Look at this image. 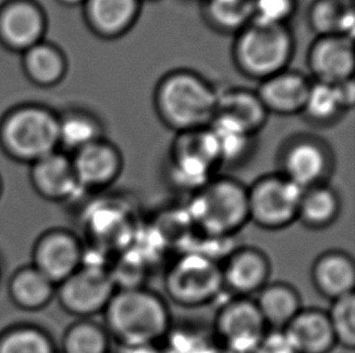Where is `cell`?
I'll use <instances>...</instances> for the list:
<instances>
[{
	"instance_id": "1",
	"label": "cell",
	"mask_w": 355,
	"mask_h": 353,
	"mask_svg": "<svg viewBox=\"0 0 355 353\" xmlns=\"http://www.w3.org/2000/svg\"><path fill=\"white\" fill-rule=\"evenodd\" d=\"M102 315L112 341L124 350L160 345L173 327L166 299L144 286L116 289Z\"/></svg>"
},
{
	"instance_id": "2",
	"label": "cell",
	"mask_w": 355,
	"mask_h": 353,
	"mask_svg": "<svg viewBox=\"0 0 355 353\" xmlns=\"http://www.w3.org/2000/svg\"><path fill=\"white\" fill-rule=\"evenodd\" d=\"M218 91L196 73H168L155 90L160 119L178 134L207 127L216 116Z\"/></svg>"
},
{
	"instance_id": "3",
	"label": "cell",
	"mask_w": 355,
	"mask_h": 353,
	"mask_svg": "<svg viewBox=\"0 0 355 353\" xmlns=\"http://www.w3.org/2000/svg\"><path fill=\"white\" fill-rule=\"evenodd\" d=\"M187 215L207 237H232L250 223L248 185L233 176H214L191 194Z\"/></svg>"
},
{
	"instance_id": "4",
	"label": "cell",
	"mask_w": 355,
	"mask_h": 353,
	"mask_svg": "<svg viewBox=\"0 0 355 353\" xmlns=\"http://www.w3.org/2000/svg\"><path fill=\"white\" fill-rule=\"evenodd\" d=\"M0 143L10 158L32 165L58 150V116L38 105L11 110L0 125Z\"/></svg>"
},
{
	"instance_id": "5",
	"label": "cell",
	"mask_w": 355,
	"mask_h": 353,
	"mask_svg": "<svg viewBox=\"0 0 355 353\" xmlns=\"http://www.w3.org/2000/svg\"><path fill=\"white\" fill-rule=\"evenodd\" d=\"M163 283L168 299L186 309L209 305L225 291L221 263L199 251H188L173 259Z\"/></svg>"
},
{
	"instance_id": "6",
	"label": "cell",
	"mask_w": 355,
	"mask_h": 353,
	"mask_svg": "<svg viewBox=\"0 0 355 353\" xmlns=\"http://www.w3.org/2000/svg\"><path fill=\"white\" fill-rule=\"evenodd\" d=\"M233 53L240 72L264 80L288 67L293 53V34L288 26L250 22L236 33Z\"/></svg>"
},
{
	"instance_id": "7",
	"label": "cell",
	"mask_w": 355,
	"mask_h": 353,
	"mask_svg": "<svg viewBox=\"0 0 355 353\" xmlns=\"http://www.w3.org/2000/svg\"><path fill=\"white\" fill-rule=\"evenodd\" d=\"M303 190L280 173L259 176L248 185L250 223L259 229L278 231L297 221Z\"/></svg>"
},
{
	"instance_id": "8",
	"label": "cell",
	"mask_w": 355,
	"mask_h": 353,
	"mask_svg": "<svg viewBox=\"0 0 355 353\" xmlns=\"http://www.w3.org/2000/svg\"><path fill=\"white\" fill-rule=\"evenodd\" d=\"M268 332L254 298L231 296L217 310L212 336L230 353H248L259 347Z\"/></svg>"
},
{
	"instance_id": "9",
	"label": "cell",
	"mask_w": 355,
	"mask_h": 353,
	"mask_svg": "<svg viewBox=\"0 0 355 353\" xmlns=\"http://www.w3.org/2000/svg\"><path fill=\"white\" fill-rule=\"evenodd\" d=\"M116 291L110 269L82 265L56 287L55 296L69 315L92 318L105 311Z\"/></svg>"
},
{
	"instance_id": "10",
	"label": "cell",
	"mask_w": 355,
	"mask_h": 353,
	"mask_svg": "<svg viewBox=\"0 0 355 353\" xmlns=\"http://www.w3.org/2000/svg\"><path fill=\"white\" fill-rule=\"evenodd\" d=\"M282 176L302 190L329 183L335 161L331 150L314 137H297L288 141L278 159Z\"/></svg>"
},
{
	"instance_id": "11",
	"label": "cell",
	"mask_w": 355,
	"mask_h": 353,
	"mask_svg": "<svg viewBox=\"0 0 355 353\" xmlns=\"http://www.w3.org/2000/svg\"><path fill=\"white\" fill-rule=\"evenodd\" d=\"M84 244L64 229L45 231L35 241L32 265L58 287L82 266Z\"/></svg>"
},
{
	"instance_id": "12",
	"label": "cell",
	"mask_w": 355,
	"mask_h": 353,
	"mask_svg": "<svg viewBox=\"0 0 355 353\" xmlns=\"http://www.w3.org/2000/svg\"><path fill=\"white\" fill-rule=\"evenodd\" d=\"M225 291L232 296L254 298L270 282L272 263L262 249L241 246L232 249L221 263Z\"/></svg>"
},
{
	"instance_id": "13",
	"label": "cell",
	"mask_w": 355,
	"mask_h": 353,
	"mask_svg": "<svg viewBox=\"0 0 355 353\" xmlns=\"http://www.w3.org/2000/svg\"><path fill=\"white\" fill-rule=\"evenodd\" d=\"M82 191L96 192L113 185L123 172V155L114 144L101 138L71 155Z\"/></svg>"
},
{
	"instance_id": "14",
	"label": "cell",
	"mask_w": 355,
	"mask_h": 353,
	"mask_svg": "<svg viewBox=\"0 0 355 353\" xmlns=\"http://www.w3.org/2000/svg\"><path fill=\"white\" fill-rule=\"evenodd\" d=\"M33 190L44 200L66 202L83 192L73 170L71 155L58 149L31 165Z\"/></svg>"
},
{
	"instance_id": "15",
	"label": "cell",
	"mask_w": 355,
	"mask_h": 353,
	"mask_svg": "<svg viewBox=\"0 0 355 353\" xmlns=\"http://www.w3.org/2000/svg\"><path fill=\"white\" fill-rule=\"evenodd\" d=\"M45 16L31 0H11L0 9V40L5 46L24 53L43 42Z\"/></svg>"
},
{
	"instance_id": "16",
	"label": "cell",
	"mask_w": 355,
	"mask_h": 353,
	"mask_svg": "<svg viewBox=\"0 0 355 353\" xmlns=\"http://www.w3.org/2000/svg\"><path fill=\"white\" fill-rule=\"evenodd\" d=\"M308 64L315 82L338 85L353 79V40L341 37H319L308 53Z\"/></svg>"
},
{
	"instance_id": "17",
	"label": "cell",
	"mask_w": 355,
	"mask_h": 353,
	"mask_svg": "<svg viewBox=\"0 0 355 353\" xmlns=\"http://www.w3.org/2000/svg\"><path fill=\"white\" fill-rule=\"evenodd\" d=\"M311 280L318 294L329 301L354 293V259L342 249L325 251L314 259Z\"/></svg>"
},
{
	"instance_id": "18",
	"label": "cell",
	"mask_w": 355,
	"mask_h": 353,
	"mask_svg": "<svg viewBox=\"0 0 355 353\" xmlns=\"http://www.w3.org/2000/svg\"><path fill=\"white\" fill-rule=\"evenodd\" d=\"M284 333L297 353H331L337 347L327 311L303 307Z\"/></svg>"
},
{
	"instance_id": "19",
	"label": "cell",
	"mask_w": 355,
	"mask_h": 353,
	"mask_svg": "<svg viewBox=\"0 0 355 353\" xmlns=\"http://www.w3.org/2000/svg\"><path fill=\"white\" fill-rule=\"evenodd\" d=\"M311 84L301 73L285 69L262 80L257 95L268 113L297 114L302 113Z\"/></svg>"
},
{
	"instance_id": "20",
	"label": "cell",
	"mask_w": 355,
	"mask_h": 353,
	"mask_svg": "<svg viewBox=\"0 0 355 353\" xmlns=\"http://www.w3.org/2000/svg\"><path fill=\"white\" fill-rule=\"evenodd\" d=\"M84 8L94 33L113 39L132 28L139 17L141 0H87Z\"/></svg>"
},
{
	"instance_id": "21",
	"label": "cell",
	"mask_w": 355,
	"mask_h": 353,
	"mask_svg": "<svg viewBox=\"0 0 355 353\" xmlns=\"http://www.w3.org/2000/svg\"><path fill=\"white\" fill-rule=\"evenodd\" d=\"M254 300L270 330L285 329L304 307L297 288L283 281L269 282L254 296Z\"/></svg>"
},
{
	"instance_id": "22",
	"label": "cell",
	"mask_w": 355,
	"mask_h": 353,
	"mask_svg": "<svg viewBox=\"0 0 355 353\" xmlns=\"http://www.w3.org/2000/svg\"><path fill=\"white\" fill-rule=\"evenodd\" d=\"M341 196L330 183L303 190L297 221L309 230H324L336 223L341 215Z\"/></svg>"
},
{
	"instance_id": "23",
	"label": "cell",
	"mask_w": 355,
	"mask_h": 353,
	"mask_svg": "<svg viewBox=\"0 0 355 353\" xmlns=\"http://www.w3.org/2000/svg\"><path fill=\"white\" fill-rule=\"evenodd\" d=\"M8 291L12 304L26 311L42 310L56 296V286L32 264L12 273Z\"/></svg>"
},
{
	"instance_id": "24",
	"label": "cell",
	"mask_w": 355,
	"mask_h": 353,
	"mask_svg": "<svg viewBox=\"0 0 355 353\" xmlns=\"http://www.w3.org/2000/svg\"><path fill=\"white\" fill-rule=\"evenodd\" d=\"M217 114L236 120L250 134H254L263 127L269 113L257 92L248 89H230L218 91Z\"/></svg>"
},
{
	"instance_id": "25",
	"label": "cell",
	"mask_w": 355,
	"mask_h": 353,
	"mask_svg": "<svg viewBox=\"0 0 355 353\" xmlns=\"http://www.w3.org/2000/svg\"><path fill=\"white\" fill-rule=\"evenodd\" d=\"M313 30L319 37L341 35L354 40L355 12L347 0H315L308 15Z\"/></svg>"
},
{
	"instance_id": "26",
	"label": "cell",
	"mask_w": 355,
	"mask_h": 353,
	"mask_svg": "<svg viewBox=\"0 0 355 353\" xmlns=\"http://www.w3.org/2000/svg\"><path fill=\"white\" fill-rule=\"evenodd\" d=\"M22 53L24 72L34 84L51 87L62 80L67 63L58 48L43 40Z\"/></svg>"
},
{
	"instance_id": "27",
	"label": "cell",
	"mask_w": 355,
	"mask_h": 353,
	"mask_svg": "<svg viewBox=\"0 0 355 353\" xmlns=\"http://www.w3.org/2000/svg\"><path fill=\"white\" fill-rule=\"evenodd\" d=\"M103 138L102 126L92 115L71 111L58 118V149L72 155L89 144Z\"/></svg>"
},
{
	"instance_id": "28",
	"label": "cell",
	"mask_w": 355,
	"mask_h": 353,
	"mask_svg": "<svg viewBox=\"0 0 355 353\" xmlns=\"http://www.w3.org/2000/svg\"><path fill=\"white\" fill-rule=\"evenodd\" d=\"M112 339L103 325L92 318H78L62 338L61 353H111Z\"/></svg>"
},
{
	"instance_id": "29",
	"label": "cell",
	"mask_w": 355,
	"mask_h": 353,
	"mask_svg": "<svg viewBox=\"0 0 355 353\" xmlns=\"http://www.w3.org/2000/svg\"><path fill=\"white\" fill-rule=\"evenodd\" d=\"M209 127L218 141L221 165L239 163L249 154L254 134H250L236 120L226 115L217 114Z\"/></svg>"
},
{
	"instance_id": "30",
	"label": "cell",
	"mask_w": 355,
	"mask_h": 353,
	"mask_svg": "<svg viewBox=\"0 0 355 353\" xmlns=\"http://www.w3.org/2000/svg\"><path fill=\"white\" fill-rule=\"evenodd\" d=\"M204 12L212 27L238 33L252 21V0H205Z\"/></svg>"
},
{
	"instance_id": "31",
	"label": "cell",
	"mask_w": 355,
	"mask_h": 353,
	"mask_svg": "<svg viewBox=\"0 0 355 353\" xmlns=\"http://www.w3.org/2000/svg\"><path fill=\"white\" fill-rule=\"evenodd\" d=\"M58 352L51 336L35 325H14L0 333V353Z\"/></svg>"
},
{
	"instance_id": "32",
	"label": "cell",
	"mask_w": 355,
	"mask_h": 353,
	"mask_svg": "<svg viewBox=\"0 0 355 353\" xmlns=\"http://www.w3.org/2000/svg\"><path fill=\"white\" fill-rule=\"evenodd\" d=\"M340 85L315 82L311 84L302 113L315 123L327 124L346 111Z\"/></svg>"
},
{
	"instance_id": "33",
	"label": "cell",
	"mask_w": 355,
	"mask_h": 353,
	"mask_svg": "<svg viewBox=\"0 0 355 353\" xmlns=\"http://www.w3.org/2000/svg\"><path fill=\"white\" fill-rule=\"evenodd\" d=\"M327 309L337 346L348 351L355 349V293L330 301Z\"/></svg>"
},
{
	"instance_id": "34",
	"label": "cell",
	"mask_w": 355,
	"mask_h": 353,
	"mask_svg": "<svg viewBox=\"0 0 355 353\" xmlns=\"http://www.w3.org/2000/svg\"><path fill=\"white\" fill-rule=\"evenodd\" d=\"M296 9V0H252V21L267 26H286Z\"/></svg>"
},
{
	"instance_id": "35",
	"label": "cell",
	"mask_w": 355,
	"mask_h": 353,
	"mask_svg": "<svg viewBox=\"0 0 355 353\" xmlns=\"http://www.w3.org/2000/svg\"><path fill=\"white\" fill-rule=\"evenodd\" d=\"M257 350L259 353H297L284 330L268 329Z\"/></svg>"
},
{
	"instance_id": "36",
	"label": "cell",
	"mask_w": 355,
	"mask_h": 353,
	"mask_svg": "<svg viewBox=\"0 0 355 353\" xmlns=\"http://www.w3.org/2000/svg\"><path fill=\"white\" fill-rule=\"evenodd\" d=\"M129 353H164L162 345H153V346H142L135 349H125Z\"/></svg>"
},
{
	"instance_id": "37",
	"label": "cell",
	"mask_w": 355,
	"mask_h": 353,
	"mask_svg": "<svg viewBox=\"0 0 355 353\" xmlns=\"http://www.w3.org/2000/svg\"><path fill=\"white\" fill-rule=\"evenodd\" d=\"M61 4L68 5V6H77V5H84L87 0H58Z\"/></svg>"
},
{
	"instance_id": "38",
	"label": "cell",
	"mask_w": 355,
	"mask_h": 353,
	"mask_svg": "<svg viewBox=\"0 0 355 353\" xmlns=\"http://www.w3.org/2000/svg\"><path fill=\"white\" fill-rule=\"evenodd\" d=\"M1 194H3V183H1V178H0V197H1Z\"/></svg>"
},
{
	"instance_id": "39",
	"label": "cell",
	"mask_w": 355,
	"mask_h": 353,
	"mask_svg": "<svg viewBox=\"0 0 355 353\" xmlns=\"http://www.w3.org/2000/svg\"><path fill=\"white\" fill-rule=\"evenodd\" d=\"M248 353H259V350L256 349V350H254V351H250V352H248Z\"/></svg>"
},
{
	"instance_id": "40",
	"label": "cell",
	"mask_w": 355,
	"mask_h": 353,
	"mask_svg": "<svg viewBox=\"0 0 355 353\" xmlns=\"http://www.w3.org/2000/svg\"><path fill=\"white\" fill-rule=\"evenodd\" d=\"M0 275H1V266H0Z\"/></svg>"
},
{
	"instance_id": "41",
	"label": "cell",
	"mask_w": 355,
	"mask_h": 353,
	"mask_svg": "<svg viewBox=\"0 0 355 353\" xmlns=\"http://www.w3.org/2000/svg\"><path fill=\"white\" fill-rule=\"evenodd\" d=\"M347 1H351V0H347Z\"/></svg>"
},
{
	"instance_id": "42",
	"label": "cell",
	"mask_w": 355,
	"mask_h": 353,
	"mask_svg": "<svg viewBox=\"0 0 355 353\" xmlns=\"http://www.w3.org/2000/svg\"><path fill=\"white\" fill-rule=\"evenodd\" d=\"M148 1H152V0H148Z\"/></svg>"
}]
</instances>
